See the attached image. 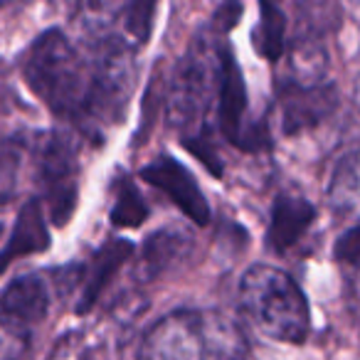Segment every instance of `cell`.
Segmentation results:
<instances>
[{"label": "cell", "instance_id": "obj_21", "mask_svg": "<svg viewBox=\"0 0 360 360\" xmlns=\"http://www.w3.org/2000/svg\"><path fill=\"white\" fill-rule=\"evenodd\" d=\"M353 309H355V314H358V319H360V276H358V281H355V286H353Z\"/></svg>", "mask_w": 360, "mask_h": 360}, {"label": "cell", "instance_id": "obj_9", "mask_svg": "<svg viewBox=\"0 0 360 360\" xmlns=\"http://www.w3.org/2000/svg\"><path fill=\"white\" fill-rule=\"evenodd\" d=\"M279 104L281 129L291 136L321 124L326 116L333 114L335 104H338V94L330 84H321V82H316V84L289 82L286 86H281Z\"/></svg>", "mask_w": 360, "mask_h": 360}, {"label": "cell", "instance_id": "obj_6", "mask_svg": "<svg viewBox=\"0 0 360 360\" xmlns=\"http://www.w3.org/2000/svg\"><path fill=\"white\" fill-rule=\"evenodd\" d=\"M217 126L230 143L242 150H259L269 146L262 126L247 124V89L242 72L227 47H220V79H217Z\"/></svg>", "mask_w": 360, "mask_h": 360}, {"label": "cell", "instance_id": "obj_7", "mask_svg": "<svg viewBox=\"0 0 360 360\" xmlns=\"http://www.w3.org/2000/svg\"><path fill=\"white\" fill-rule=\"evenodd\" d=\"M141 178H143L148 186L165 193V195L183 210V215H186L188 220H193L200 227L210 225V217H212L210 205H207L202 191L198 188V180L193 178L191 170L180 163V160L170 158V155H158V158L150 160V163L141 170Z\"/></svg>", "mask_w": 360, "mask_h": 360}, {"label": "cell", "instance_id": "obj_3", "mask_svg": "<svg viewBox=\"0 0 360 360\" xmlns=\"http://www.w3.org/2000/svg\"><path fill=\"white\" fill-rule=\"evenodd\" d=\"M240 309L266 338L304 343L309 335V304L286 271L255 264L240 279Z\"/></svg>", "mask_w": 360, "mask_h": 360}, {"label": "cell", "instance_id": "obj_24", "mask_svg": "<svg viewBox=\"0 0 360 360\" xmlns=\"http://www.w3.org/2000/svg\"><path fill=\"white\" fill-rule=\"evenodd\" d=\"M0 232H3V225H0Z\"/></svg>", "mask_w": 360, "mask_h": 360}, {"label": "cell", "instance_id": "obj_13", "mask_svg": "<svg viewBox=\"0 0 360 360\" xmlns=\"http://www.w3.org/2000/svg\"><path fill=\"white\" fill-rule=\"evenodd\" d=\"M330 205L345 215H360V148L345 155L330 180Z\"/></svg>", "mask_w": 360, "mask_h": 360}, {"label": "cell", "instance_id": "obj_14", "mask_svg": "<svg viewBox=\"0 0 360 360\" xmlns=\"http://www.w3.org/2000/svg\"><path fill=\"white\" fill-rule=\"evenodd\" d=\"M27 143L20 136L0 141V207H8L20 191V175L25 165Z\"/></svg>", "mask_w": 360, "mask_h": 360}, {"label": "cell", "instance_id": "obj_18", "mask_svg": "<svg viewBox=\"0 0 360 360\" xmlns=\"http://www.w3.org/2000/svg\"><path fill=\"white\" fill-rule=\"evenodd\" d=\"M124 8V0H77L75 18L89 32H99L114 22Z\"/></svg>", "mask_w": 360, "mask_h": 360}, {"label": "cell", "instance_id": "obj_11", "mask_svg": "<svg viewBox=\"0 0 360 360\" xmlns=\"http://www.w3.org/2000/svg\"><path fill=\"white\" fill-rule=\"evenodd\" d=\"M131 255H134V245L126 240H109L99 247V252H94L91 262L84 266V274H82L84 284H82L79 299H77V314H89L94 309L109 281L131 259Z\"/></svg>", "mask_w": 360, "mask_h": 360}, {"label": "cell", "instance_id": "obj_16", "mask_svg": "<svg viewBox=\"0 0 360 360\" xmlns=\"http://www.w3.org/2000/svg\"><path fill=\"white\" fill-rule=\"evenodd\" d=\"M284 35H286V20L284 13L276 8L274 0H262V18L259 27L255 30V47L262 57L276 62L284 52Z\"/></svg>", "mask_w": 360, "mask_h": 360}, {"label": "cell", "instance_id": "obj_4", "mask_svg": "<svg viewBox=\"0 0 360 360\" xmlns=\"http://www.w3.org/2000/svg\"><path fill=\"white\" fill-rule=\"evenodd\" d=\"M35 168L40 200L50 212V220L65 227L79 200V150L75 139L62 131L42 136L35 148Z\"/></svg>", "mask_w": 360, "mask_h": 360}, {"label": "cell", "instance_id": "obj_19", "mask_svg": "<svg viewBox=\"0 0 360 360\" xmlns=\"http://www.w3.org/2000/svg\"><path fill=\"white\" fill-rule=\"evenodd\" d=\"M158 0H131L126 8V32L136 45H146L153 32V18Z\"/></svg>", "mask_w": 360, "mask_h": 360}, {"label": "cell", "instance_id": "obj_10", "mask_svg": "<svg viewBox=\"0 0 360 360\" xmlns=\"http://www.w3.org/2000/svg\"><path fill=\"white\" fill-rule=\"evenodd\" d=\"M50 247V230L45 220V202L40 198H32L18 212V220L8 237L6 247L0 250V274L22 257L37 255Z\"/></svg>", "mask_w": 360, "mask_h": 360}, {"label": "cell", "instance_id": "obj_17", "mask_svg": "<svg viewBox=\"0 0 360 360\" xmlns=\"http://www.w3.org/2000/svg\"><path fill=\"white\" fill-rule=\"evenodd\" d=\"M109 217L111 225L116 227H141L148 217L143 198L126 175H119V180H114V202H111Z\"/></svg>", "mask_w": 360, "mask_h": 360}, {"label": "cell", "instance_id": "obj_2", "mask_svg": "<svg viewBox=\"0 0 360 360\" xmlns=\"http://www.w3.org/2000/svg\"><path fill=\"white\" fill-rule=\"evenodd\" d=\"M247 343L227 319L205 311H175L148 330L143 360H245Z\"/></svg>", "mask_w": 360, "mask_h": 360}, {"label": "cell", "instance_id": "obj_1", "mask_svg": "<svg viewBox=\"0 0 360 360\" xmlns=\"http://www.w3.org/2000/svg\"><path fill=\"white\" fill-rule=\"evenodd\" d=\"M22 75L27 86L52 114L84 129L94 67L79 55L65 32H42L27 50Z\"/></svg>", "mask_w": 360, "mask_h": 360}, {"label": "cell", "instance_id": "obj_8", "mask_svg": "<svg viewBox=\"0 0 360 360\" xmlns=\"http://www.w3.org/2000/svg\"><path fill=\"white\" fill-rule=\"evenodd\" d=\"M50 311V291L40 276H20L0 294V326L13 335H27L45 321Z\"/></svg>", "mask_w": 360, "mask_h": 360}, {"label": "cell", "instance_id": "obj_20", "mask_svg": "<svg viewBox=\"0 0 360 360\" xmlns=\"http://www.w3.org/2000/svg\"><path fill=\"white\" fill-rule=\"evenodd\" d=\"M333 257L340 262V264L360 269V225L350 227L345 235L338 237V242H335V250H333Z\"/></svg>", "mask_w": 360, "mask_h": 360}, {"label": "cell", "instance_id": "obj_12", "mask_svg": "<svg viewBox=\"0 0 360 360\" xmlns=\"http://www.w3.org/2000/svg\"><path fill=\"white\" fill-rule=\"evenodd\" d=\"M314 220H316V207L306 198L284 193L271 205L266 245L274 252H279V255H284L286 250H291L306 235V230H309Z\"/></svg>", "mask_w": 360, "mask_h": 360}, {"label": "cell", "instance_id": "obj_5", "mask_svg": "<svg viewBox=\"0 0 360 360\" xmlns=\"http://www.w3.org/2000/svg\"><path fill=\"white\" fill-rule=\"evenodd\" d=\"M220 79V52L217 62L210 60V50L202 42L193 45V50L180 62L173 77L168 96V116L186 136L202 134L205 129V111L212 96H217ZM183 136V139H186Z\"/></svg>", "mask_w": 360, "mask_h": 360}, {"label": "cell", "instance_id": "obj_22", "mask_svg": "<svg viewBox=\"0 0 360 360\" xmlns=\"http://www.w3.org/2000/svg\"><path fill=\"white\" fill-rule=\"evenodd\" d=\"M13 3H18V0H0V8H8V6H13Z\"/></svg>", "mask_w": 360, "mask_h": 360}, {"label": "cell", "instance_id": "obj_15", "mask_svg": "<svg viewBox=\"0 0 360 360\" xmlns=\"http://www.w3.org/2000/svg\"><path fill=\"white\" fill-rule=\"evenodd\" d=\"M191 252V240L178 230H163L153 235L143 247V262L150 274H163L165 269L183 262Z\"/></svg>", "mask_w": 360, "mask_h": 360}, {"label": "cell", "instance_id": "obj_23", "mask_svg": "<svg viewBox=\"0 0 360 360\" xmlns=\"http://www.w3.org/2000/svg\"><path fill=\"white\" fill-rule=\"evenodd\" d=\"M355 96H358V106H360V82H358V91H355Z\"/></svg>", "mask_w": 360, "mask_h": 360}]
</instances>
